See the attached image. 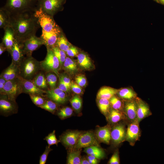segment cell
Listing matches in <instances>:
<instances>
[{
	"label": "cell",
	"instance_id": "6da1fadb",
	"mask_svg": "<svg viewBox=\"0 0 164 164\" xmlns=\"http://www.w3.org/2000/svg\"><path fill=\"white\" fill-rule=\"evenodd\" d=\"M35 11H27L10 15L9 26L14 32L16 39L22 43L36 35L40 27Z\"/></svg>",
	"mask_w": 164,
	"mask_h": 164
},
{
	"label": "cell",
	"instance_id": "7a4b0ae2",
	"mask_svg": "<svg viewBox=\"0 0 164 164\" xmlns=\"http://www.w3.org/2000/svg\"><path fill=\"white\" fill-rule=\"evenodd\" d=\"M38 0H6L3 7L10 15L27 11H35Z\"/></svg>",
	"mask_w": 164,
	"mask_h": 164
},
{
	"label": "cell",
	"instance_id": "3957f363",
	"mask_svg": "<svg viewBox=\"0 0 164 164\" xmlns=\"http://www.w3.org/2000/svg\"><path fill=\"white\" fill-rule=\"evenodd\" d=\"M19 69V76L25 79L31 80L41 69L40 62L32 56H26Z\"/></svg>",
	"mask_w": 164,
	"mask_h": 164
},
{
	"label": "cell",
	"instance_id": "277c9868",
	"mask_svg": "<svg viewBox=\"0 0 164 164\" xmlns=\"http://www.w3.org/2000/svg\"><path fill=\"white\" fill-rule=\"evenodd\" d=\"M35 14L41 28V34H49L61 30L54 20L53 16L44 13L40 9H37L35 11Z\"/></svg>",
	"mask_w": 164,
	"mask_h": 164
},
{
	"label": "cell",
	"instance_id": "5b68a950",
	"mask_svg": "<svg viewBox=\"0 0 164 164\" xmlns=\"http://www.w3.org/2000/svg\"><path fill=\"white\" fill-rule=\"evenodd\" d=\"M46 48V56L43 60L40 62L41 69L46 72H54L58 76L59 71L61 67L60 62L51 49Z\"/></svg>",
	"mask_w": 164,
	"mask_h": 164
},
{
	"label": "cell",
	"instance_id": "8992f818",
	"mask_svg": "<svg viewBox=\"0 0 164 164\" xmlns=\"http://www.w3.org/2000/svg\"><path fill=\"white\" fill-rule=\"evenodd\" d=\"M66 0H39L37 9H40L44 13L53 16L61 10Z\"/></svg>",
	"mask_w": 164,
	"mask_h": 164
},
{
	"label": "cell",
	"instance_id": "52a82bcc",
	"mask_svg": "<svg viewBox=\"0 0 164 164\" xmlns=\"http://www.w3.org/2000/svg\"><path fill=\"white\" fill-rule=\"evenodd\" d=\"M22 93V88L18 77L7 81L3 90L0 91L1 95H5L9 99L14 101H15L16 97Z\"/></svg>",
	"mask_w": 164,
	"mask_h": 164
},
{
	"label": "cell",
	"instance_id": "ba28073f",
	"mask_svg": "<svg viewBox=\"0 0 164 164\" xmlns=\"http://www.w3.org/2000/svg\"><path fill=\"white\" fill-rule=\"evenodd\" d=\"M21 43L26 56H32L34 51L42 45H44V42L40 37H38L36 35L29 37Z\"/></svg>",
	"mask_w": 164,
	"mask_h": 164
},
{
	"label": "cell",
	"instance_id": "9c48e42d",
	"mask_svg": "<svg viewBox=\"0 0 164 164\" xmlns=\"http://www.w3.org/2000/svg\"><path fill=\"white\" fill-rule=\"evenodd\" d=\"M92 146H99V143L95 135L91 132H87L81 133L74 146L76 149H79Z\"/></svg>",
	"mask_w": 164,
	"mask_h": 164
},
{
	"label": "cell",
	"instance_id": "30bf717a",
	"mask_svg": "<svg viewBox=\"0 0 164 164\" xmlns=\"http://www.w3.org/2000/svg\"><path fill=\"white\" fill-rule=\"evenodd\" d=\"M22 90L23 93L29 94H37L44 96L46 91L41 89L33 83L32 80L25 79L20 76H18Z\"/></svg>",
	"mask_w": 164,
	"mask_h": 164
},
{
	"label": "cell",
	"instance_id": "8fae6325",
	"mask_svg": "<svg viewBox=\"0 0 164 164\" xmlns=\"http://www.w3.org/2000/svg\"><path fill=\"white\" fill-rule=\"evenodd\" d=\"M139 123V122L136 119L130 122L126 130L125 140L128 142L131 145H133L140 136Z\"/></svg>",
	"mask_w": 164,
	"mask_h": 164
},
{
	"label": "cell",
	"instance_id": "7c38bea8",
	"mask_svg": "<svg viewBox=\"0 0 164 164\" xmlns=\"http://www.w3.org/2000/svg\"><path fill=\"white\" fill-rule=\"evenodd\" d=\"M1 95L0 99L1 112L5 115L16 113L18 107L15 101L9 99L5 95Z\"/></svg>",
	"mask_w": 164,
	"mask_h": 164
},
{
	"label": "cell",
	"instance_id": "4fadbf2b",
	"mask_svg": "<svg viewBox=\"0 0 164 164\" xmlns=\"http://www.w3.org/2000/svg\"><path fill=\"white\" fill-rule=\"evenodd\" d=\"M126 131L125 126L122 124L114 126L111 130V140L114 144L118 145L125 140Z\"/></svg>",
	"mask_w": 164,
	"mask_h": 164
},
{
	"label": "cell",
	"instance_id": "5bb4252c",
	"mask_svg": "<svg viewBox=\"0 0 164 164\" xmlns=\"http://www.w3.org/2000/svg\"><path fill=\"white\" fill-rule=\"evenodd\" d=\"M10 53L12 58V62L19 67L26 56L23 52L21 43L16 39Z\"/></svg>",
	"mask_w": 164,
	"mask_h": 164
},
{
	"label": "cell",
	"instance_id": "9a60e30c",
	"mask_svg": "<svg viewBox=\"0 0 164 164\" xmlns=\"http://www.w3.org/2000/svg\"><path fill=\"white\" fill-rule=\"evenodd\" d=\"M137 112L136 101L133 100L127 101L125 104L123 111L126 118L131 122L135 121L137 119Z\"/></svg>",
	"mask_w": 164,
	"mask_h": 164
},
{
	"label": "cell",
	"instance_id": "2e32d148",
	"mask_svg": "<svg viewBox=\"0 0 164 164\" xmlns=\"http://www.w3.org/2000/svg\"><path fill=\"white\" fill-rule=\"evenodd\" d=\"M46 97L51 100L59 104H63L65 103L67 100L65 92L59 88L46 91Z\"/></svg>",
	"mask_w": 164,
	"mask_h": 164
},
{
	"label": "cell",
	"instance_id": "e0dca14e",
	"mask_svg": "<svg viewBox=\"0 0 164 164\" xmlns=\"http://www.w3.org/2000/svg\"><path fill=\"white\" fill-rule=\"evenodd\" d=\"M81 134L78 131L67 132L62 136L61 141L65 146L72 147L77 143Z\"/></svg>",
	"mask_w": 164,
	"mask_h": 164
},
{
	"label": "cell",
	"instance_id": "ac0fdd59",
	"mask_svg": "<svg viewBox=\"0 0 164 164\" xmlns=\"http://www.w3.org/2000/svg\"><path fill=\"white\" fill-rule=\"evenodd\" d=\"M4 30V33L2 42L6 47L8 52L10 53L16 39L13 30L11 26H8Z\"/></svg>",
	"mask_w": 164,
	"mask_h": 164
},
{
	"label": "cell",
	"instance_id": "d6986e66",
	"mask_svg": "<svg viewBox=\"0 0 164 164\" xmlns=\"http://www.w3.org/2000/svg\"><path fill=\"white\" fill-rule=\"evenodd\" d=\"M136 101L137 103V119L139 122L151 113L148 105L141 99L137 98Z\"/></svg>",
	"mask_w": 164,
	"mask_h": 164
},
{
	"label": "cell",
	"instance_id": "ffe728a7",
	"mask_svg": "<svg viewBox=\"0 0 164 164\" xmlns=\"http://www.w3.org/2000/svg\"><path fill=\"white\" fill-rule=\"evenodd\" d=\"M111 130L109 125L100 127L97 130L96 137L100 141L109 144L111 140Z\"/></svg>",
	"mask_w": 164,
	"mask_h": 164
},
{
	"label": "cell",
	"instance_id": "44dd1931",
	"mask_svg": "<svg viewBox=\"0 0 164 164\" xmlns=\"http://www.w3.org/2000/svg\"><path fill=\"white\" fill-rule=\"evenodd\" d=\"M118 91L111 87H105L101 88L99 91L97 97V98H104L109 100L117 93Z\"/></svg>",
	"mask_w": 164,
	"mask_h": 164
},
{
	"label": "cell",
	"instance_id": "7402d4cb",
	"mask_svg": "<svg viewBox=\"0 0 164 164\" xmlns=\"http://www.w3.org/2000/svg\"><path fill=\"white\" fill-rule=\"evenodd\" d=\"M84 151L88 155L99 159H103L105 156L104 151L97 146H92L85 148Z\"/></svg>",
	"mask_w": 164,
	"mask_h": 164
},
{
	"label": "cell",
	"instance_id": "603a6c76",
	"mask_svg": "<svg viewBox=\"0 0 164 164\" xmlns=\"http://www.w3.org/2000/svg\"><path fill=\"white\" fill-rule=\"evenodd\" d=\"M107 118L111 123L115 124L126 118L124 112L122 111L112 109L108 114Z\"/></svg>",
	"mask_w": 164,
	"mask_h": 164
},
{
	"label": "cell",
	"instance_id": "cb8c5ba5",
	"mask_svg": "<svg viewBox=\"0 0 164 164\" xmlns=\"http://www.w3.org/2000/svg\"><path fill=\"white\" fill-rule=\"evenodd\" d=\"M77 58L78 63L82 68L89 69L92 67V62L87 54L84 53H79L77 56Z\"/></svg>",
	"mask_w": 164,
	"mask_h": 164
},
{
	"label": "cell",
	"instance_id": "d4e9b609",
	"mask_svg": "<svg viewBox=\"0 0 164 164\" xmlns=\"http://www.w3.org/2000/svg\"><path fill=\"white\" fill-rule=\"evenodd\" d=\"M10 13L3 7L0 9V28L3 29L9 26Z\"/></svg>",
	"mask_w": 164,
	"mask_h": 164
},
{
	"label": "cell",
	"instance_id": "484cf974",
	"mask_svg": "<svg viewBox=\"0 0 164 164\" xmlns=\"http://www.w3.org/2000/svg\"><path fill=\"white\" fill-rule=\"evenodd\" d=\"M80 149L70 152L68 155L67 163L68 164H80L81 158Z\"/></svg>",
	"mask_w": 164,
	"mask_h": 164
},
{
	"label": "cell",
	"instance_id": "4316f807",
	"mask_svg": "<svg viewBox=\"0 0 164 164\" xmlns=\"http://www.w3.org/2000/svg\"><path fill=\"white\" fill-rule=\"evenodd\" d=\"M32 80L36 86L41 89L47 88L48 84L46 77L42 73L36 75Z\"/></svg>",
	"mask_w": 164,
	"mask_h": 164
},
{
	"label": "cell",
	"instance_id": "83f0119b",
	"mask_svg": "<svg viewBox=\"0 0 164 164\" xmlns=\"http://www.w3.org/2000/svg\"><path fill=\"white\" fill-rule=\"evenodd\" d=\"M119 96L127 101L132 100L136 97L135 93L129 88H123L118 92Z\"/></svg>",
	"mask_w": 164,
	"mask_h": 164
},
{
	"label": "cell",
	"instance_id": "f1b7e54d",
	"mask_svg": "<svg viewBox=\"0 0 164 164\" xmlns=\"http://www.w3.org/2000/svg\"><path fill=\"white\" fill-rule=\"evenodd\" d=\"M71 46V44L62 32L59 37L55 46L66 52Z\"/></svg>",
	"mask_w": 164,
	"mask_h": 164
},
{
	"label": "cell",
	"instance_id": "f546056e",
	"mask_svg": "<svg viewBox=\"0 0 164 164\" xmlns=\"http://www.w3.org/2000/svg\"><path fill=\"white\" fill-rule=\"evenodd\" d=\"M63 67L65 70L70 73H72L77 70L76 62L71 58L67 57Z\"/></svg>",
	"mask_w": 164,
	"mask_h": 164
},
{
	"label": "cell",
	"instance_id": "4dcf8cb0",
	"mask_svg": "<svg viewBox=\"0 0 164 164\" xmlns=\"http://www.w3.org/2000/svg\"><path fill=\"white\" fill-rule=\"evenodd\" d=\"M98 104L99 108L101 112L104 115H106L109 112L110 106L109 100L106 99H98Z\"/></svg>",
	"mask_w": 164,
	"mask_h": 164
},
{
	"label": "cell",
	"instance_id": "1f68e13d",
	"mask_svg": "<svg viewBox=\"0 0 164 164\" xmlns=\"http://www.w3.org/2000/svg\"><path fill=\"white\" fill-rule=\"evenodd\" d=\"M53 53L58 59L61 67H63L66 58V53L64 51L55 46L51 48Z\"/></svg>",
	"mask_w": 164,
	"mask_h": 164
},
{
	"label": "cell",
	"instance_id": "d6a6232c",
	"mask_svg": "<svg viewBox=\"0 0 164 164\" xmlns=\"http://www.w3.org/2000/svg\"><path fill=\"white\" fill-rule=\"evenodd\" d=\"M56 103L51 100H47L45 101L44 104L39 106V107L53 113L57 108Z\"/></svg>",
	"mask_w": 164,
	"mask_h": 164
},
{
	"label": "cell",
	"instance_id": "836d02e7",
	"mask_svg": "<svg viewBox=\"0 0 164 164\" xmlns=\"http://www.w3.org/2000/svg\"><path fill=\"white\" fill-rule=\"evenodd\" d=\"M73 113V111L72 108L66 107L60 109L57 113V115L60 119H64L70 116Z\"/></svg>",
	"mask_w": 164,
	"mask_h": 164
},
{
	"label": "cell",
	"instance_id": "e575fe53",
	"mask_svg": "<svg viewBox=\"0 0 164 164\" xmlns=\"http://www.w3.org/2000/svg\"><path fill=\"white\" fill-rule=\"evenodd\" d=\"M71 104L73 109L79 111L81 109L82 105V100L78 95H75L72 97L70 100Z\"/></svg>",
	"mask_w": 164,
	"mask_h": 164
},
{
	"label": "cell",
	"instance_id": "d590c367",
	"mask_svg": "<svg viewBox=\"0 0 164 164\" xmlns=\"http://www.w3.org/2000/svg\"><path fill=\"white\" fill-rule=\"evenodd\" d=\"M51 72H47L46 74V77L47 84L51 89H53L55 88L56 86L57 78L54 74Z\"/></svg>",
	"mask_w": 164,
	"mask_h": 164
},
{
	"label": "cell",
	"instance_id": "8d00e7d4",
	"mask_svg": "<svg viewBox=\"0 0 164 164\" xmlns=\"http://www.w3.org/2000/svg\"><path fill=\"white\" fill-rule=\"evenodd\" d=\"M109 100L113 109L122 111L123 107L122 102L118 98L114 96Z\"/></svg>",
	"mask_w": 164,
	"mask_h": 164
},
{
	"label": "cell",
	"instance_id": "74e56055",
	"mask_svg": "<svg viewBox=\"0 0 164 164\" xmlns=\"http://www.w3.org/2000/svg\"><path fill=\"white\" fill-rule=\"evenodd\" d=\"M44 139L47 142L49 147L54 145H57L58 143L60 142V141L58 140L56 138L55 130L50 133Z\"/></svg>",
	"mask_w": 164,
	"mask_h": 164
},
{
	"label": "cell",
	"instance_id": "f35d334b",
	"mask_svg": "<svg viewBox=\"0 0 164 164\" xmlns=\"http://www.w3.org/2000/svg\"><path fill=\"white\" fill-rule=\"evenodd\" d=\"M30 97L34 104L38 107L43 105L46 101L43 96L37 94H29Z\"/></svg>",
	"mask_w": 164,
	"mask_h": 164
},
{
	"label": "cell",
	"instance_id": "ab89813d",
	"mask_svg": "<svg viewBox=\"0 0 164 164\" xmlns=\"http://www.w3.org/2000/svg\"><path fill=\"white\" fill-rule=\"evenodd\" d=\"M52 150V149L50 147L48 146H46L45 151L40 157L39 164H45L46 163L48 155L49 152Z\"/></svg>",
	"mask_w": 164,
	"mask_h": 164
},
{
	"label": "cell",
	"instance_id": "60d3db41",
	"mask_svg": "<svg viewBox=\"0 0 164 164\" xmlns=\"http://www.w3.org/2000/svg\"><path fill=\"white\" fill-rule=\"evenodd\" d=\"M75 80L77 84L81 87L85 86L87 83L86 79L83 75L77 76L75 77Z\"/></svg>",
	"mask_w": 164,
	"mask_h": 164
},
{
	"label": "cell",
	"instance_id": "b9f144b4",
	"mask_svg": "<svg viewBox=\"0 0 164 164\" xmlns=\"http://www.w3.org/2000/svg\"><path fill=\"white\" fill-rule=\"evenodd\" d=\"M108 163L110 164H119L120 160L119 152L118 150H116L110 159Z\"/></svg>",
	"mask_w": 164,
	"mask_h": 164
},
{
	"label": "cell",
	"instance_id": "7bdbcfd3",
	"mask_svg": "<svg viewBox=\"0 0 164 164\" xmlns=\"http://www.w3.org/2000/svg\"><path fill=\"white\" fill-rule=\"evenodd\" d=\"M66 53L69 56L73 57L77 56L78 50L76 47L71 46Z\"/></svg>",
	"mask_w": 164,
	"mask_h": 164
},
{
	"label": "cell",
	"instance_id": "ee69618b",
	"mask_svg": "<svg viewBox=\"0 0 164 164\" xmlns=\"http://www.w3.org/2000/svg\"><path fill=\"white\" fill-rule=\"evenodd\" d=\"M70 88L74 93L76 94H79L82 92V89L81 87L77 84L73 82H71Z\"/></svg>",
	"mask_w": 164,
	"mask_h": 164
},
{
	"label": "cell",
	"instance_id": "f6af8a7d",
	"mask_svg": "<svg viewBox=\"0 0 164 164\" xmlns=\"http://www.w3.org/2000/svg\"><path fill=\"white\" fill-rule=\"evenodd\" d=\"M58 87V88L65 92L68 91L70 88V87L63 82L62 79L60 77Z\"/></svg>",
	"mask_w": 164,
	"mask_h": 164
},
{
	"label": "cell",
	"instance_id": "bcb514c9",
	"mask_svg": "<svg viewBox=\"0 0 164 164\" xmlns=\"http://www.w3.org/2000/svg\"><path fill=\"white\" fill-rule=\"evenodd\" d=\"M59 77L61 78L64 83L70 87L71 82L70 78L68 77L66 75H62Z\"/></svg>",
	"mask_w": 164,
	"mask_h": 164
},
{
	"label": "cell",
	"instance_id": "7dc6e473",
	"mask_svg": "<svg viewBox=\"0 0 164 164\" xmlns=\"http://www.w3.org/2000/svg\"><path fill=\"white\" fill-rule=\"evenodd\" d=\"M6 51H7V48L4 43L2 42L0 44V55H1Z\"/></svg>",
	"mask_w": 164,
	"mask_h": 164
},
{
	"label": "cell",
	"instance_id": "c3c4849f",
	"mask_svg": "<svg viewBox=\"0 0 164 164\" xmlns=\"http://www.w3.org/2000/svg\"><path fill=\"white\" fill-rule=\"evenodd\" d=\"M88 155L87 157V159L88 160L93 161L95 162L96 164H97L98 163V160L94 156L89 155Z\"/></svg>",
	"mask_w": 164,
	"mask_h": 164
},
{
	"label": "cell",
	"instance_id": "681fc988",
	"mask_svg": "<svg viewBox=\"0 0 164 164\" xmlns=\"http://www.w3.org/2000/svg\"><path fill=\"white\" fill-rule=\"evenodd\" d=\"M80 164H90L88 160L85 158H81Z\"/></svg>",
	"mask_w": 164,
	"mask_h": 164
},
{
	"label": "cell",
	"instance_id": "f907efd6",
	"mask_svg": "<svg viewBox=\"0 0 164 164\" xmlns=\"http://www.w3.org/2000/svg\"><path fill=\"white\" fill-rule=\"evenodd\" d=\"M88 161L90 164H96L95 162L93 161L89 160H88Z\"/></svg>",
	"mask_w": 164,
	"mask_h": 164
},
{
	"label": "cell",
	"instance_id": "816d5d0a",
	"mask_svg": "<svg viewBox=\"0 0 164 164\" xmlns=\"http://www.w3.org/2000/svg\"><path fill=\"white\" fill-rule=\"evenodd\" d=\"M159 1L161 3L164 4V0H159Z\"/></svg>",
	"mask_w": 164,
	"mask_h": 164
},
{
	"label": "cell",
	"instance_id": "f5cc1de1",
	"mask_svg": "<svg viewBox=\"0 0 164 164\" xmlns=\"http://www.w3.org/2000/svg\"><path fill=\"white\" fill-rule=\"evenodd\" d=\"M38 0V1L39 0Z\"/></svg>",
	"mask_w": 164,
	"mask_h": 164
}]
</instances>
